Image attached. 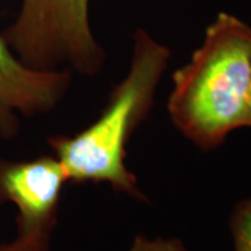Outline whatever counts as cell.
<instances>
[{
	"label": "cell",
	"instance_id": "1",
	"mask_svg": "<svg viewBox=\"0 0 251 251\" xmlns=\"http://www.w3.org/2000/svg\"><path fill=\"white\" fill-rule=\"evenodd\" d=\"M171 54V49L150 32L137 29L128 72L112 90L100 115L75 134L48 138L69 183H105L116 193L148 201L126 163L127 147L152 109Z\"/></svg>",
	"mask_w": 251,
	"mask_h": 251
},
{
	"label": "cell",
	"instance_id": "2",
	"mask_svg": "<svg viewBox=\"0 0 251 251\" xmlns=\"http://www.w3.org/2000/svg\"><path fill=\"white\" fill-rule=\"evenodd\" d=\"M250 82L251 27L219 13L187 64L173 74L172 123L200 150H215L244 127Z\"/></svg>",
	"mask_w": 251,
	"mask_h": 251
},
{
	"label": "cell",
	"instance_id": "3",
	"mask_svg": "<svg viewBox=\"0 0 251 251\" xmlns=\"http://www.w3.org/2000/svg\"><path fill=\"white\" fill-rule=\"evenodd\" d=\"M91 0H21L3 38L27 66L67 69L84 75L102 72L106 52L94 35Z\"/></svg>",
	"mask_w": 251,
	"mask_h": 251
},
{
	"label": "cell",
	"instance_id": "4",
	"mask_svg": "<svg viewBox=\"0 0 251 251\" xmlns=\"http://www.w3.org/2000/svg\"><path fill=\"white\" fill-rule=\"evenodd\" d=\"M66 183V172L54 155L23 161L0 156V205L17 208V233L53 232Z\"/></svg>",
	"mask_w": 251,
	"mask_h": 251
},
{
	"label": "cell",
	"instance_id": "5",
	"mask_svg": "<svg viewBox=\"0 0 251 251\" xmlns=\"http://www.w3.org/2000/svg\"><path fill=\"white\" fill-rule=\"evenodd\" d=\"M67 69L38 70L27 66L0 35V137L14 138L21 117L50 113L72 85Z\"/></svg>",
	"mask_w": 251,
	"mask_h": 251
},
{
	"label": "cell",
	"instance_id": "6",
	"mask_svg": "<svg viewBox=\"0 0 251 251\" xmlns=\"http://www.w3.org/2000/svg\"><path fill=\"white\" fill-rule=\"evenodd\" d=\"M234 251H251V198L237 202L229 219Z\"/></svg>",
	"mask_w": 251,
	"mask_h": 251
},
{
	"label": "cell",
	"instance_id": "7",
	"mask_svg": "<svg viewBox=\"0 0 251 251\" xmlns=\"http://www.w3.org/2000/svg\"><path fill=\"white\" fill-rule=\"evenodd\" d=\"M52 233V230L17 233L14 240L0 244V251H49Z\"/></svg>",
	"mask_w": 251,
	"mask_h": 251
},
{
	"label": "cell",
	"instance_id": "8",
	"mask_svg": "<svg viewBox=\"0 0 251 251\" xmlns=\"http://www.w3.org/2000/svg\"><path fill=\"white\" fill-rule=\"evenodd\" d=\"M128 251H187L184 243L176 237L135 236Z\"/></svg>",
	"mask_w": 251,
	"mask_h": 251
},
{
	"label": "cell",
	"instance_id": "9",
	"mask_svg": "<svg viewBox=\"0 0 251 251\" xmlns=\"http://www.w3.org/2000/svg\"><path fill=\"white\" fill-rule=\"evenodd\" d=\"M244 127H251V82L249 90V99H247V112H246V122Z\"/></svg>",
	"mask_w": 251,
	"mask_h": 251
}]
</instances>
